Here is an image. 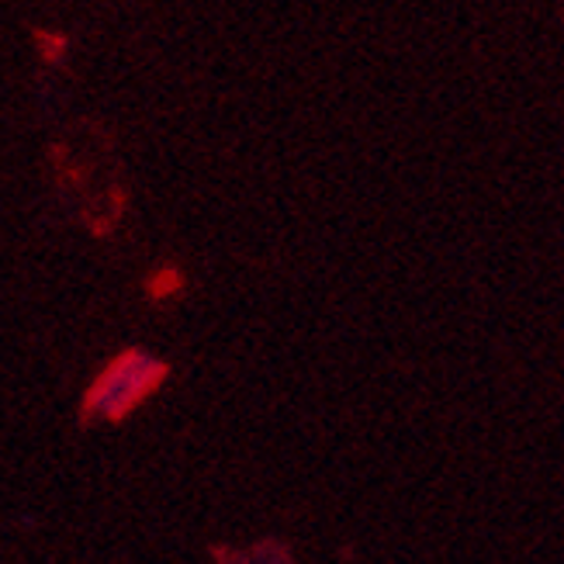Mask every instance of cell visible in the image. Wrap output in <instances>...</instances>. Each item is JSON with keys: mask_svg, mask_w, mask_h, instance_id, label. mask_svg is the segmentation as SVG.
Wrapping results in <instances>:
<instances>
[{"mask_svg": "<svg viewBox=\"0 0 564 564\" xmlns=\"http://www.w3.org/2000/svg\"><path fill=\"white\" fill-rule=\"evenodd\" d=\"M166 381H170L166 360L150 357L139 347H126L121 354H115L101 371L94 375V381L84 388L77 420L84 430L94 423L121 426L132 412H139L145 402H150Z\"/></svg>", "mask_w": 564, "mask_h": 564, "instance_id": "obj_1", "label": "cell"}, {"mask_svg": "<svg viewBox=\"0 0 564 564\" xmlns=\"http://www.w3.org/2000/svg\"><path fill=\"white\" fill-rule=\"evenodd\" d=\"M187 288V274L181 271L177 263H163V267H156V271L142 281V294L150 299L153 305H163V302H170V299H177V294Z\"/></svg>", "mask_w": 564, "mask_h": 564, "instance_id": "obj_2", "label": "cell"}, {"mask_svg": "<svg viewBox=\"0 0 564 564\" xmlns=\"http://www.w3.org/2000/svg\"><path fill=\"white\" fill-rule=\"evenodd\" d=\"M32 42H35L39 56H42L45 63H63V53H66V35H63V32L32 29Z\"/></svg>", "mask_w": 564, "mask_h": 564, "instance_id": "obj_3", "label": "cell"}]
</instances>
